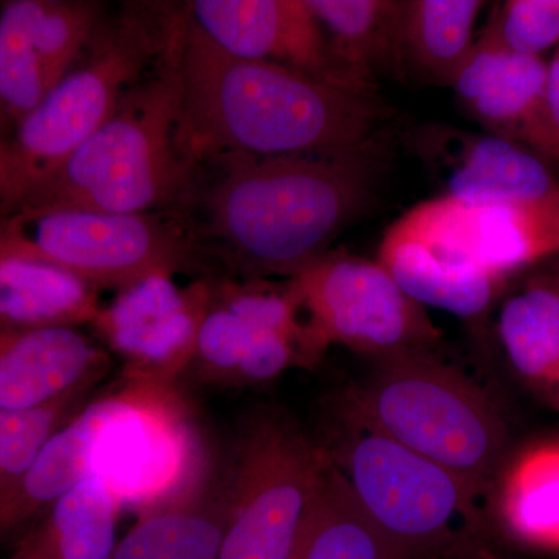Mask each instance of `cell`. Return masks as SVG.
I'll return each instance as SVG.
<instances>
[{
    "label": "cell",
    "mask_w": 559,
    "mask_h": 559,
    "mask_svg": "<svg viewBox=\"0 0 559 559\" xmlns=\"http://www.w3.org/2000/svg\"><path fill=\"white\" fill-rule=\"evenodd\" d=\"M340 414L358 419L423 457L492 492L509 428L487 392L433 353L377 359L349 389Z\"/></svg>",
    "instance_id": "obj_5"
},
{
    "label": "cell",
    "mask_w": 559,
    "mask_h": 559,
    "mask_svg": "<svg viewBox=\"0 0 559 559\" xmlns=\"http://www.w3.org/2000/svg\"><path fill=\"white\" fill-rule=\"evenodd\" d=\"M186 31L187 14L168 49L100 130L20 210L69 207L119 215L178 210L194 162L180 135Z\"/></svg>",
    "instance_id": "obj_3"
},
{
    "label": "cell",
    "mask_w": 559,
    "mask_h": 559,
    "mask_svg": "<svg viewBox=\"0 0 559 559\" xmlns=\"http://www.w3.org/2000/svg\"><path fill=\"white\" fill-rule=\"evenodd\" d=\"M9 559H51L49 551L44 549L38 536L31 532L25 533Z\"/></svg>",
    "instance_id": "obj_33"
},
{
    "label": "cell",
    "mask_w": 559,
    "mask_h": 559,
    "mask_svg": "<svg viewBox=\"0 0 559 559\" xmlns=\"http://www.w3.org/2000/svg\"><path fill=\"white\" fill-rule=\"evenodd\" d=\"M123 378L94 473L109 485L121 509L140 514L191 487L210 460L175 382Z\"/></svg>",
    "instance_id": "obj_10"
},
{
    "label": "cell",
    "mask_w": 559,
    "mask_h": 559,
    "mask_svg": "<svg viewBox=\"0 0 559 559\" xmlns=\"http://www.w3.org/2000/svg\"><path fill=\"white\" fill-rule=\"evenodd\" d=\"M331 463L401 559H439L473 549L484 491L358 419L340 414Z\"/></svg>",
    "instance_id": "obj_6"
},
{
    "label": "cell",
    "mask_w": 559,
    "mask_h": 559,
    "mask_svg": "<svg viewBox=\"0 0 559 559\" xmlns=\"http://www.w3.org/2000/svg\"><path fill=\"white\" fill-rule=\"evenodd\" d=\"M451 257L510 280L559 253L558 204L423 201L389 227Z\"/></svg>",
    "instance_id": "obj_11"
},
{
    "label": "cell",
    "mask_w": 559,
    "mask_h": 559,
    "mask_svg": "<svg viewBox=\"0 0 559 559\" xmlns=\"http://www.w3.org/2000/svg\"><path fill=\"white\" fill-rule=\"evenodd\" d=\"M73 393L31 411H0V492L20 479L40 448L81 409Z\"/></svg>",
    "instance_id": "obj_28"
},
{
    "label": "cell",
    "mask_w": 559,
    "mask_h": 559,
    "mask_svg": "<svg viewBox=\"0 0 559 559\" xmlns=\"http://www.w3.org/2000/svg\"><path fill=\"white\" fill-rule=\"evenodd\" d=\"M187 13L216 47L241 60L271 62L359 91L342 68L308 0H193Z\"/></svg>",
    "instance_id": "obj_13"
},
{
    "label": "cell",
    "mask_w": 559,
    "mask_h": 559,
    "mask_svg": "<svg viewBox=\"0 0 559 559\" xmlns=\"http://www.w3.org/2000/svg\"><path fill=\"white\" fill-rule=\"evenodd\" d=\"M546 84L544 57L513 53L479 36L450 87L484 132L525 146L550 165Z\"/></svg>",
    "instance_id": "obj_15"
},
{
    "label": "cell",
    "mask_w": 559,
    "mask_h": 559,
    "mask_svg": "<svg viewBox=\"0 0 559 559\" xmlns=\"http://www.w3.org/2000/svg\"><path fill=\"white\" fill-rule=\"evenodd\" d=\"M326 463L325 448L282 412L249 418L227 466L219 559H290Z\"/></svg>",
    "instance_id": "obj_8"
},
{
    "label": "cell",
    "mask_w": 559,
    "mask_h": 559,
    "mask_svg": "<svg viewBox=\"0 0 559 559\" xmlns=\"http://www.w3.org/2000/svg\"><path fill=\"white\" fill-rule=\"evenodd\" d=\"M329 454V452H326ZM290 559H401L329 457Z\"/></svg>",
    "instance_id": "obj_24"
},
{
    "label": "cell",
    "mask_w": 559,
    "mask_h": 559,
    "mask_svg": "<svg viewBox=\"0 0 559 559\" xmlns=\"http://www.w3.org/2000/svg\"><path fill=\"white\" fill-rule=\"evenodd\" d=\"M492 492L502 527L532 549L559 554V439L528 444L500 469Z\"/></svg>",
    "instance_id": "obj_22"
},
{
    "label": "cell",
    "mask_w": 559,
    "mask_h": 559,
    "mask_svg": "<svg viewBox=\"0 0 559 559\" xmlns=\"http://www.w3.org/2000/svg\"><path fill=\"white\" fill-rule=\"evenodd\" d=\"M213 280L179 286L171 275H153L117 290L103 305L91 326L124 360V377L175 382L191 367Z\"/></svg>",
    "instance_id": "obj_12"
},
{
    "label": "cell",
    "mask_w": 559,
    "mask_h": 559,
    "mask_svg": "<svg viewBox=\"0 0 559 559\" xmlns=\"http://www.w3.org/2000/svg\"><path fill=\"white\" fill-rule=\"evenodd\" d=\"M119 401L116 389L81 407L44 443L20 479L0 492V544L46 516L61 496L94 473L98 444Z\"/></svg>",
    "instance_id": "obj_17"
},
{
    "label": "cell",
    "mask_w": 559,
    "mask_h": 559,
    "mask_svg": "<svg viewBox=\"0 0 559 559\" xmlns=\"http://www.w3.org/2000/svg\"><path fill=\"white\" fill-rule=\"evenodd\" d=\"M119 499L98 474L91 473L33 527L51 559H110L117 543Z\"/></svg>",
    "instance_id": "obj_25"
},
{
    "label": "cell",
    "mask_w": 559,
    "mask_h": 559,
    "mask_svg": "<svg viewBox=\"0 0 559 559\" xmlns=\"http://www.w3.org/2000/svg\"><path fill=\"white\" fill-rule=\"evenodd\" d=\"M498 331L513 370L559 412V275L533 278L509 297Z\"/></svg>",
    "instance_id": "obj_23"
},
{
    "label": "cell",
    "mask_w": 559,
    "mask_h": 559,
    "mask_svg": "<svg viewBox=\"0 0 559 559\" xmlns=\"http://www.w3.org/2000/svg\"><path fill=\"white\" fill-rule=\"evenodd\" d=\"M32 0L0 7V140L57 87L33 46Z\"/></svg>",
    "instance_id": "obj_27"
},
{
    "label": "cell",
    "mask_w": 559,
    "mask_h": 559,
    "mask_svg": "<svg viewBox=\"0 0 559 559\" xmlns=\"http://www.w3.org/2000/svg\"><path fill=\"white\" fill-rule=\"evenodd\" d=\"M182 135L193 160L209 153L260 156L355 145L385 130L390 109L378 91L241 60L189 20L182 49Z\"/></svg>",
    "instance_id": "obj_2"
},
{
    "label": "cell",
    "mask_w": 559,
    "mask_h": 559,
    "mask_svg": "<svg viewBox=\"0 0 559 559\" xmlns=\"http://www.w3.org/2000/svg\"><path fill=\"white\" fill-rule=\"evenodd\" d=\"M480 38L524 57L559 47V0H507L495 10Z\"/></svg>",
    "instance_id": "obj_29"
},
{
    "label": "cell",
    "mask_w": 559,
    "mask_h": 559,
    "mask_svg": "<svg viewBox=\"0 0 559 559\" xmlns=\"http://www.w3.org/2000/svg\"><path fill=\"white\" fill-rule=\"evenodd\" d=\"M469 550H471V549H469ZM466 551H468V550L463 551V554H462V558H460V559L465 558V554H466ZM468 559H476V554H473V550H471V551H469V554H468Z\"/></svg>",
    "instance_id": "obj_34"
},
{
    "label": "cell",
    "mask_w": 559,
    "mask_h": 559,
    "mask_svg": "<svg viewBox=\"0 0 559 559\" xmlns=\"http://www.w3.org/2000/svg\"><path fill=\"white\" fill-rule=\"evenodd\" d=\"M307 366L296 342L278 334L260 333L238 367L235 384H260L275 380L290 367Z\"/></svg>",
    "instance_id": "obj_31"
},
{
    "label": "cell",
    "mask_w": 559,
    "mask_h": 559,
    "mask_svg": "<svg viewBox=\"0 0 559 559\" xmlns=\"http://www.w3.org/2000/svg\"><path fill=\"white\" fill-rule=\"evenodd\" d=\"M443 194L465 204H558L559 180L535 153L488 132L430 124L415 138Z\"/></svg>",
    "instance_id": "obj_14"
},
{
    "label": "cell",
    "mask_w": 559,
    "mask_h": 559,
    "mask_svg": "<svg viewBox=\"0 0 559 559\" xmlns=\"http://www.w3.org/2000/svg\"><path fill=\"white\" fill-rule=\"evenodd\" d=\"M259 334L245 319L216 299L213 280L212 304L202 319L191 366L198 367L202 377L210 381L235 384L238 367Z\"/></svg>",
    "instance_id": "obj_30"
},
{
    "label": "cell",
    "mask_w": 559,
    "mask_h": 559,
    "mask_svg": "<svg viewBox=\"0 0 559 559\" xmlns=\"http://www.w3.org/2000/svg\"><path fill=\"white\" fill-rule=\"evenodd\" d=\"M186 3L128 2L38 108L0 140V215L16 212L95 134L170 46Z\"/></svg>",
    "instance_id": "obj_4"
},
{
    "label": "cell",
    "mask_w": 559,
    "mask_h": 559,
    "mask_svg": "<svg viewBox=\"0 0 559 559\" xmlns=\"http://www.w3.org/2000/svg\"><path fill=\"white\" fill-rule=\"evenodd\" d=\"M109 364L108 349L80 329L0 326V411H31L87 393Z\"/></svg>",
    "instance_id": "obj_16"
},
{
    "label": "cell",
    "mask_w": 559,
    "mask_h": 559,
    "mask_svg": "<svg viewBox=\"0 0 559 559\" xmlns=\"http://www.w3.org/2000/svg\"><path fill=\"white\" fill-rule=\"evenodd\" d=\"M390 157L385 130L312 153L201 154L175 212L213 272L290 278L330 252L341 231L371 209Z\"/></svg>",
    "instance_id": "obj_1"
},
{
    "label": "cell",
    "mask_w": 559,
    "mask_h": 559,
    "mask_svg": "<svg viewBox=\"0 0 559 559\" xmlns=\"http://www.w3.org/2000/svg\"><path fill=\"white\" fill-rule=\"evenodd\" d=\"M331 50L362 86L407 70L404 24L407 0H308Z\"/></svg>",
    "instance_id": "obj_20"
},
{
    "label": "cell",
    "mask_w": 559,
    "mask_h": 559,
    "mask_svg": "<svg viewBox=\"0 0 559 559\" xmlns=\"http://www.w3.org/2000/svg\"><path fill=\"white\" fill-rule=\"evenodd\" d=\"M546 119L550 142V165L559 167V47L547 61Z\"/></svg>",
    "instance_id": "obj_32"
},
{
    "label": "cell",
    "mask_w": 559,
    "mask_h": 559,
    "mask_svg": "<svg viewBox=\"0 0 559 559\" xmlns=\"http://www.w3.org/2000/svg\"><path fill=\"white\" fill-rule=\"evenodd\" d=\"M98 289L40 261L0 253V326L81 329L100 316Z\"/></svg>",
    "instance_id": "obj_21"
},
{
    "label": "cell",
    "mask_w": 559,
    "mask_h": 559,
    "mask_svg": "<svg viewBox=\"0 0 559 559\" xmlns=\"http://www.w3.org/2000/svg\"><path fill=\"white\" fill-rule=\"evenodd\" d=\"M307 314L312 356L344 345L374 360L433 353L441 331L380 263L352 253L326 252L286 278Z\"/></svg>",
    "instance_id": "obj_9"
},
{
    "label": "cell",
    "mask_w": 559,
    "mask_h": 559,
    "mask_svg": "<svg viewBox=\"0 0 559 559\" xmlns=\"http://www.w3.org/2000/svg\"><path fill=\"white\" fill-rule=\"evenodd\" d=\"M481 0H407L404 44L407 69L451 86L473 50Z\"/></svg>",
    "instance_id": "obj_26"
},
{
    "label": "cell",
    "mask_w": 559,
    "mask_h": 559,
    "mask_svg": "<svg viewBox=\"0 0 559 559\" xmlns=\"http://www.w3.org/2000/svg\"><path fill=\"white\" fill-rule=\"evenodd\" d=\"M229 471H207L175 498L139 514L110 559H219Z\"/></svg>",
    "instance_id": "obj_18"
},
{
    "label": "cell",
    "mask_w": 559,
    "mask_h": 559,
    "mask_svg": "<svg viewBox=\"0 0 559 559\" xmlns=\"http://www.w3.org/2000/svg\"><path fill=\"white\" fill-rule=\"evenodd\" d=\"M0 253L50 264L98 290L124 289L153 275L216 277L175 210L143 215L69 207L3 213Z\"/></svg>",
    "instance_id": "obj_7"
},
{
    "label": "cell",
    "mask_w": 559,
    "mask_h": 559,
    "mask_svg": "<svg viewBox=\"0 0 559 559\" xmlns=\"http://www.w3.org/2000/svg\"><path fill=\"white\" fill-rule=\"evenodd\" d=\"M378 261L423 308L451 312L468 322L484 319L509 283L392 229L385 231Z\"/></svg>",
    "instance_id": "obj_19"
}]
</instances>
